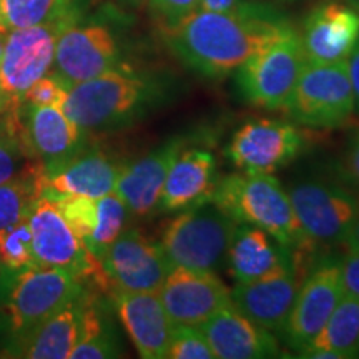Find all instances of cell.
I'll return each instance as SVG.
<instances>
[{"label": "cell", "mask_w": 359, "mask_h": 359, "mask_svg": "<svg viewBox=\"0 0 359 359\" xmlns=\"http://www.w3.org/2000/svg\"><path fill=\"white\" fill-rule=\"evenodd\" d=\"M291 27L276 8L241 2L226 12L198 8L165 34L168 47L188 69L208 79H223Z\"/></svg>", "instance_id": "6da1fadb"}, {"label": "cell", "mask_w": 359, "mask_h": 359, "mask_svg": "<svg viewBox=\"0 0 359 359\" xmlns=\"http://www.w3.org/2000/svg\"><path fill=\"white\" fill-rule=\"evenodd\" d=\"M87 285L60 268L30 266L12 271L0 266V336L4 348L24 338ZM2 348V349H4Z\"/></svg>", "instance_id": "7a4b0ae2"}, {"label": "cell", "mask_w": 359, "mask_h": 359, "mask_svg": "<svg viewBox=\"0 0 359 359\" xmlns=\"http://www.w3.org/2000/svg\"><path fill=\"white\" fill-rule=\"evenodd\" d=\"M160 90L154 79L118 67L70 87L62 110L82 132H103L133 122L156 102Z\"/></svg>", "instance_id": "3957f363"}, {"label": "cell", "mask_w": 359, "mask_h": 359, "mask_svg": "<svg viewBox=\"0 0 359 359\" xmlns=\"http://www.w3.org/2000/svg\"><path fill=\"white\" fill-rule=\"evenodd\" d=\"M212 201L236 223L269 233L288 248L304 245L288 190L273 173H231L218 180Z\"/></svg>", "instance_id": "277c9868"}, {"label": "cell", "mask_w": 359, "mask_h": 359, "mask_svg": "<svg viewBox=\"0 0 359 359\" xmlns=\"http://www.w3.org/2000/svg\"><path fill=\"white\" fill-rule=\"evenodd\" d=\"M236 222L215 201L182 210L165 228L161 248L173 266L218 273L226 266Z\"/></svg>", "instance_id": "5b68a950"}, {"label": "cell", "mask_w": 359, "mask_h": 359, "mask_svg": "<svg viewBox=\"0 0 359 359\" xmlns=\"http://www.w3.org/2000/svg\"><path fill=\"white\" fill-rule=\"evenodd\" d=\"M306 62L299 32L291 27L235 72L238 88L250 105L285 109Z\"/></svg>", "instance_id": "8992f818"}, {"label": "cell", "mask_w": 359, "mask_h": 359, "mask_svg": "<svg viewBox=\"0 0 359 359\" xmlns=\"http://www.w3.org/2000/svg\"><path fill=\"white\" fill-rule=\"evenodd\" d=\"M285 110L304 127L333 128L346 122L356 110L346 62H306Z\"/></svg>", "instance_id": "52a82bcc"}, {"label": "cell", "mask_w": 359, "mask_h": 359, "mask_svg": "<svg viewBox=\"0 0 359 359\" xmlns=\"http://www.w3.org/2000/svg\"><path fill=\"white\" fill-rule=\"evenodd\" d=\"M29 224L35 266L65 269L83 283L92 281L98 288L109 291L100 262L90 253L82 238L72 230L45 191L30 210Z\"/></svg>", "instance_id": "ba28073f"}, {"label": "cell", "mask_w": 359, "mask_h": 359, "mask_svg": "<svg viewBox=\"0 0 359 359\" xmlns=\"http://www.w3.org/2000/svg\"><path fill=\"white\" fill-rule=\"evenodd\" d=\"M304 245L344 243L359 208V198L341 183L308 178L288 190Z\"/></svg>", "instance_id": "9c48e42d"}, {"label": "cell", "mask_w": 359, "mask_h": 359, "mask_svg": "<svg viewBox=\"0 0 359 359\" xmlns=\"http://www.w3.org/2000/svg\"><path fill=\"white\" fill-rule=\"evenodd\" d=\"M122 47L105 22H74L57 40L52 74L69 87L118 69Z\"/></svg>", "instance_id": "30bf717a"}, {"label": "cell", "mask_w": 359, "mask_h": 359, "mask_svg": "<svg viewBox=\"0 0 359 359\" xmlns=\"http://www.w3.org/2000/svg\"><path fill=\"white\" fill-rule=\"evenodd\" d=\"M80 20L69 17L50 24L8 30L0 58V92L22 98L32 85L52 70L57 40L67 27Z\"/></svg>", "instance_id": "8fae6325"}, {"label": "cell", "mask_w": 359, "mask_h": 359, "mask_svg": "<svg viewBox=\"0 0 359 359\" xmlns=\"http://www.w3.org/2000/svg\"><path fill=\"white\" fill-rule=\"evenodd\" d=\"M110 291L158 293L173 264L158 241L138 228L125 230L100 259Z\"/></svg>", "instance_id": "7c38bea8"}, {"label": "cell", "mask_w": 359, "mask_h": 359, "mask_svg": "<svg viewBox=\"0 0 359 359\" xmlns=\"http://www.w3.org/2000/svg\"><path fill=\"white\" fill-rule=\"evenodd\" d=\"M341 259H321L299 283L293 308L281 330L286 344L296 353L308 346L326 325L341 296Z\"/></svg>", "instance_id": "4fadbf2b"}, {"label": "cell", "mask_w": 359, "mask_h": 359, "mask_svg": "<svg viewBox=\"0 0 359 359\" xmlns=\"http://www.w3.org/2000/svg\"><path fill=\"white\" fill-rule=\"evenodd\" d=\"M303 148V135L283 120L257 118L241 125L226 148L233 165L246 173H275Z\"/></svg>", "instance_id": "5bb4252c"}, {"label": "cell", "mask_w": 359, "mask_h": 359, "mask_svg": "<svg viewBox=\"0 0 359 359\" xmlns=\"http://www.w3.org/2000/svg\"><path fill=\"white\" fill-rule=\"evenodd\" d=\"M231 291L213 271L173 266L158 296L175 326H200L231 303Z\"/></svg>", "instance_id": "9a60e30c"}, {"label": "cell", "mask_w": 359, "mask_h": 359, "mask_svg": "<svg viewBox=\"0 0 359 359\" xmlns=\"http://www.w3.org/2000/svg\"><path fill=\"white\" fill-rule=\"evenodd\" d=\"M299 39L308 62H346L359 42V11L341 0L318 4L304 17Z\"/></svg>", "instance_id": "2e32d148"}, {"label": "cell", "mask_w": 359, "mask_h": 359, "mask_svg": "<svg viewBox=\"0 0 359 359\" xmlns=\"http://www.w3.org/2000/svg\"><path fill=\"white\" fill-rule=\"evenodd\" d=\"M187 147L183 137H173L150 154L123 165L116 180L115 193L127 205L132 217H151L160 212V198L170 167Z\"/></svg>", "instance_id": "e0dca14e"}, {"label": "cell", "mask_w": 359, "mask_h": 359, "mask_svg": "<svg viewBox=\"0 0 359 359\" xmlns=\"http://www.w3.org/2000/svg\"><path fill=\"white\" fill-rule=\"evenodd\" d=\"M115 313L143 359H167L175 325L158 293L110 291Z\"/></svg>", "instance_id": "ac0fdd59"}, {"label": "cell", "mask_w": 359, "mask_h": 359, "mask_svg": "<svg viewBox=\"0 0 359 359\" xmlns=\"http://www.w3.org/2000/svg\"><path fill=\"white\" fill-rule=\"evenodd\" d=\"M296 268H286L262 280L236 283L231 304L248 320L271 333H281L299 288Z\"/></svg>", "instance_id": "d6986e66"}, {"label": "cell", "mask_w": 359, "mask_h": 359, "mask_svg": "<svg viewBox=\"0 0 359 359\" xmlns=\"http://www.w3.org/2000/svg\"><path fill=\"white\" fill-rule=\"evenodd\" d=\"M201 330L217 359H263L280 356V344L271 331L258 326L233 304L208 318Z\"/></svg>", "instance_id": "ffe728a7"}, {"label": "cell", "mask_w": 359, "mask_h": 359, "mask_svg": "<svg viewBox=\"0 0 359 359\" xmlns=\"http://www.w3.org/2000/svg\"><path fill=\"white\" fill-rule=\"evenodd\" d=\"M218 183L217 158L210 150L185 147L170 167L160 198V212L177 213L212 200Z\"/></svg>", "instance_id": "44dd1931"}, {"label": "cell", "mask_w": 359, "mask_h": 359, "mask_svg": "<svg viewBox=\"0 0 359 359\" xmlns=\"http://www.w3.org/2000/svg\"><path fill=\"white\" fill-rule=\"evenodd\" d=\"M226 268L236 283H251L286 268H296L291 248L275 236L238 223L226 257Z\"/></svg>", "instance_id": "7402d4cb"}, {"label": "cell", "mask_w": 359, "mask_h": 359, "mask_svg": "<svg viewBox=\"0 0 359 359\" xmlns=\"http://www.w3.org/2000/svg\"><path fill=\"white\" fill-rule=\"evenodd\" d=\"M122 167L102 151L80 150L55 167L43 170V188L100 198L115 191Z\"/></svg>", "instance_id": "603a6c76"}, {"label": "cell", "mask_w": 359, "mask_h": 359, "mask_svg": "<svg viewBox=\"0 0 359 359\" xmlns=\"http://www.w3.org/2000/svg\"><path fill=\"white\" fill-rule=\"evenodd\" d=\"M85 290L82 294H79L64 308L58 309L39 327H35L34 331H30L29 334L15 341L11 346L4 348V356L27 359L70 358L80 339Z\"/></svg>", "instance_id": "cb8c5ba5"}, {"label": "cell", "mask_w": 359, "mask_h": 359, "mask_svg": "<svg viewBox=\"0 0 359 359\" xmlns=\"http://www.w3.org/2000/svg\"><path fill=\"white\" fill-rule=\"evenodd\" d=\"M299 358L348 359L359 358V298L344 293L326 325Z\"/></svg>", "instance_id": "d4e9b609"}, {"label": "cell", "mask_w": 359, "mask_h": 359, "mask_svg": "<svg viewBox=\"0 0 359 359\" xmlns=\"http://www.w3.org/2000/svg\"><path fill=\"white\" fill-rule=\"evenodd\" d=\"M120 339L111 325L110 314L107 311L102 299L90 291L85 290L82 330L77 346L74 348L72 359H105L122 356Z\"/></svg>", "instance_id": "484cf974"}, {"label": "cell", "mask_w": 359, "mask_h": 359, "mask_svg": "<svg viewBox=\"0 0 359 359\" xmlns=\"http://www.w3.org/2000/svg\"><path fill=\"white\" fill-rule=\"evenodd\" d=\"M43 191L42 163L25 165L8 182L0 185V230L29 218L35 200Z\"/></svg>", "instance_id": "4316f807"}, {"label": "cell", "mask_w": 359, "mask_h": 359, "mask_svg": "<svg viewBox=\"0 0 359 359\" xmlns=\"http://www.w3.org/2000/svg\"><path fill=\"white\" fill-rule=\"evenodd\" d=\"M80 15L82 0H0V22L7 30Z\"/></svg>", "instance_id": "83f0119b"}, {"label": "cell", "mask_w": 359, "mask_h": 359, "mask_svg": "<svg viewBox=\"0 0 359 359\" xmlns=\"http://www.w3.org/2000/svg\"><path fill=\"white\" fill-rule=\"evenodd\" d=\"M130 217L132 215H130L127 205L115 191L97 198V222L85 245L98 262L103 258V255L107 253V250L110 248L116 238L127 230Z\"/></svg>", "instance_id": "f1b7e54d"}, {"label": "cell", "mask_w": 359, "mask_h": 359, "mask_svg": "<svg viewBox=\"0 0 359 359\" xmlns=\"http://www.w3.org/2000/svg\"><path fill=\"white\" fill-rule=\"evenodd\" d=\"M0 266L12 271L35 266L29 218L0 230Z\"/></svg>", "instance_id": "f546056e"}, {"label": "cell", "mask_w": 359, "mask_h": 359, "mask_svg": "<svg viewBox=\"0 0 359 359\" xmlns=\"http://www.w3.org/2000/svg\"><path fill=\"white\" fill-rule=\"evenodd\" d=\"M48 198L53 201L69 226L87 243L97 222V198H88L82 195H67L43 188ZM87 246V245H85Z\"/></svg>", "instance_id": "4dcf8cb0"}, {"label": "cell", "mask_w": 359, "mask_h": 359, "mask_svg": "<svg viewBox=\"0 0 359 359\" xmlns=\"http://www.w3.org/2000/svg\"><path fill=\"white\" fill-rule=\"evenodd\" d=\"M167 359H215V353L200 326H175Z\"/></svg>", "instance_id": "1f68e13d"}, {"label": "cell", "mask_w": 359, "mask_h": 359, "mask_svg": "<svg viewBox=\"0 0 359 359\" xmlns=\"http://www.w3.org/2000/svg\"><path fill=\"white\" fill-rule=\"evenodd\" d=\"M69 85L58 79L55 74L48 72L42 79H39L32 87L22 95V100L35 107H57L62 109L65 98L69 95Z\"/></svg>", "instance_id": "d6a6232c"}, {"label": "cell", "mask_w": 359, "mask_h": 359, "mask_svg": "<svg viewBox=\"0 0 359 359\" xmlns=\"http://www.w3.org/2000/svg\"><path fill=\"white\" fill-rule=\"evenodd\" d=\"M200 0H148V11L161 29L168 30L198 8Z\"/></svg>", "instance_id": "836d02e7"}, {"label": "cell", "mask_w": 359, "mask_h": 359, "mask_svg": "<svg viewBox=\"0 0 359 359\" xmlns=\"http://www.w3.org/2000/svg\"><path fill=\"white\" fill-rule=\"evenodd\" d=\"M24 156L19 140L2 116L0 118V185H4L19 172L17 168Z\"/></svg>", "instance_id": "e575fe53"}, {"label": "cell", "mask_w": 359, "mask_h": 359, "mask_svg": "<svg viewBox=\"0 0 359 359\" xmlns=\"http://www.w3.org/2000/svg\"><path fill=\"white\" fill-rule=\"evenodd\" d=\"M341 285L346 294L359 298V250H351L341 259Z\"/></svg>", "instance_id": "d590c367"}, {"label": "cell", "mask_w": 359, "mask_h": 359, "mask_svg": "<svg viewBox=\"0 0 359 359\" xmlns=\"http://www.w3.org/2000/svg\"><path fill=\"white\" fill-rule=\"evenodd\" d=\"M339 172L343 175L344 182L359 190V133L349 140L343 158H341Z\"/></svg>", "instance_id": "8d00e7d4"}, {"label": "cell", "mask_w": 359, "mask_h": 359, "mask_svg": "<svg viewBox=\"0 0 359 359\" xmlns=\"http://www.w3.org/2000/svg\"><path fill=\"white\" fill-rule=\"evenodd\" d=\"M346 64H348L349 79H351L353 92H354V103H356V109L359 110V42L351 55H349Z\"/></svg>", "instance_id": "74e56055"}, {"label": "cell", "mask_w": 359, "mask_h": 359, "mask_svg": "<svg viewBox=\"0 0 359 359\" xmlns=\"http://www.w3.org/2000/svg\"><path fill=\"white\" fill-rule=\"evenodd\" d=\"M241 2H245V0H200L198 8L210 12H226L236 8ZM198 8H196V11H198Z\"/></svg>", "instance_id": "f35d334b"}, {"label": "cell", "mask_w": 359, "mask_h": 359, "mask_svg": "<svg viewBox=\"0 0 359 359\" xmlns=\"http://www.w3.org/2000/svg\"><path fill=\"white\" fill-rule=\"evenodd\" d=\"M344 245H348V248L351 250H359V208L356 217H354L351 228H349L346 240H344Z\"/></svg>", "instance_id": "ab89813d"}, {"label": "cell", "mask_w": 359, "mask_h": 359, "mask_svg": "<svg viewBox=\"0 0 359 359\" xmlns=\"http://www.w3.org/2000/svg\"><path fill=\"white\" fill-rule=\"evenodd\" d=\"M125 8H142L148 4V0H116Z\"/></svg>", "instance_id": "60d3db41"}, {"label": "cell", "mask_w": 359, "mask_h": 359, "mask_svg": "<svg viewBox=\"0 0 359 359\" xmlns=\"http://www.w3.org/2000/svg\"><path fill=\"white\" fill-rule=\"evenodd\" d=\"M11 102H12L11 97L4 95V93L0 92V118H2V115L6 114V110L8 109V105H11Z\"/></svg>", "instance_id": "b9f144b4"}, {"label": "cell", "mask_w": 359, "mask_h": 359, "mask_svg": "<svg viewBox=\"0 0 359 359\" xmlns=\"http://www.w3.org/2000/svg\"><path fill=\"white\" fill-rule=\"evenodd\" d=\"M8 30L6 27H0V58L4 55V48H6V40H7Z\"/></svg>", "instance_id": "7bdbcfd3"}, {"label": "cell", "mask_w": 359, "mask_h": 359, "mask_svg": "<svg viewBox=\"0 0 359 359\" xmlns=\"http://www.w3.org/2000/svg\"><path fill=\"white\" fill-rule=\"evenodd\" d=\"M341 2L348 4V6H351V7L358 8V11H359V0H341Z\"/></svg>", "instance_id": "ee69618b"}, {"label": "cell", "mask_w": 359, "mask_h": 359, "mask_svg": "<svg viewBox=\"0 0 359 359\" xmlns=\"http://www.w3.org/2000/svg\"><path fill=\"white\" fill-rule=\"evenodd\" d=\"M0 27H4V25H2V22H0Z\"/></svg>", "instance_id": "f6af8a7d"}]
</instances>
